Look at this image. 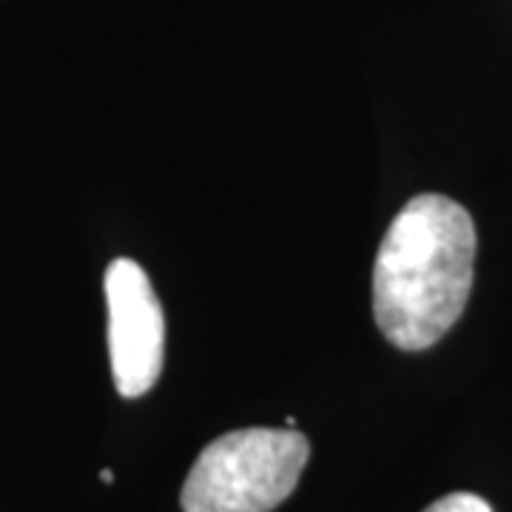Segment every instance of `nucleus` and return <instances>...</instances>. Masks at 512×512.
<instances>
[{
	"label": "nucleus",
	"mask_w": 512,
	"mask_h": 512,
	"mask_svg": "<svg viewBox=\"0 0 512 512\" xmlns=\"http://www.w3.org/2000/svg\"><path fill=\"white\" fill-rule=\"evenodd\" d=\"M100 478H103L106 484H111V481H114V473H111V470H103V473H100Z\"/></svg>",
	"instance_id": "obj_5"
},
{
	"label": "nucleus",
	"mask_w": 512,
	"mask_h": 512,
	"mask_svg": "<svg viewBox=\"0 0 512 512\" xmlns=\"http://www.w3.org/2000/svg\"><path fill=\"white\" fill-rule=\"evenodd\" d=\"M106 305L114 384L120 396L137 399L148 393L163 373V305L146 271L126 256L114 259L106 268Z\"/></svg>",
	"instance_id": "obj_3"
},
{
	"label": "nucleus",
	"mask_w": 512,
	"mask_h": 512,
	"mask_svg": "<svg viewBox=\"0 0 512 512\" xmlns=\"http://www.w3.org/2000/svg\"><path fill=\"white\" fill-rule=\"evenodd\" d=\"M476 225L464 205L419 194L384 234L373 265V316L399 350H427L467 308L476 274Z\"/></svg>",
	"instance_id": "obj_1"
},
{
	"label": "nucleus",
	"mask_w": 512,
	"mask_h": 512,
	"mask_svg": "<svg viewBox=\"0 0 512 512\" xmlns=\"http://www.w3.org/2000/svg\"><path fill=\"white\" fill-rule=\"evenodd\" d=\"M311 444L288 427H242L214 439L185 478V512H271L296 490Z\"/></svg>",
	"instance_id": "obj_2"
},
{
	"label": "nucleus",
	"mask_w": 512,
	"mask_h": 512,
	"mask_svg": "<svg viewBox=\"0 0 512 512\" xmlns=\"http://www.w3.org/2000/svg\"><path fill=\"white\" fill-rule=\"evenodd\" d=\"M424 512H493V507L473 493H450L433 501Z\"/></svg>",
	"instance_id": "obj_4"
}]
</instances>
